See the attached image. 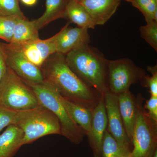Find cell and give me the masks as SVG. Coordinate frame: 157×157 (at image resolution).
<instances>
[{
    "instance_id": "5",
    "label": "cell",
    "mask_w": 157,
    "mask_h": 157,
    "mask_svg": "<svg viewBox=\"0 0 157 157\" xmlns=\"http://www.w3.org/2000/svg\"><path fill=\"white\" fill-rule=\"evenodd\" d=\"M35 93L8 67L0 86V105L16 112L33 109L39 106Z\"/></svg>"
},
{
    "instance_id": "24",
    "label": "cell",
    "mask_w": 157,
    "mask_h": 157,
    "mask_svg": "<svg viewBox=\"0 0 157 157\" xmlns=\"http://www.w3.org/2000/svg\"><path fill=\"white\" fill-rule=\"evenodd\" d=\"M19 0H0V16L25 17L20 8Z\"/></svg>"
},
{
    "instance_id": "8",
    "label": "cell",
    "mask_w": 157,
    "mask_h": 157,
    "mask_svg": "<svg viewBox=\"0 0 157 157\" xmlns=\"http://www.w3.org/2000/svg\"><path fill=\"white\" fill-rule=\"evenodd\" d=\"M6 55V63L26 84L44 82L40 68L29 61L17 48L10 43H2Z\"/></svg>"
},
{
    "instance_id": "23",
    "label": "cell",
    "mask_w": 157,
    "mask_h": 157,
    "mask_svg": "<svg viewBox=\"0 0 157 157\" xmlns=\"http://www.w3.org/2000/svg\"><path fill=\"white\" fill-rule=\"evenodd\" d=\"M141 37L157 52V21L147 23L140 28Z\"/></svg>"
},
{
    "instance_id": "16",
    "label": "cell",
    "mask_w": 157,
    "mask_h": 157,
    "mask_svg": "<svg viewBox=\"0 0 157 157\" xmlns=\"http://www.w3.org/2000/svg\"><path fill=\"white\" fill-rule=\"evenodd\" d=\"M60 99L63 106L73 121L80 127L85 135L88 137L91 128V110L63 98L60 94Z\"/></svg>"
},
{
    "instance_id": "29",
    "label": "cell",
    "mask_w": 157,
    "mask_h": 157,
    "mask_svg": "<svg viewBox=\"0 0 157 157\" xmlns=\"http://www.w3.org/2000/svg\"><path fill=\"white\" fill-rule=\"evenodd\" d=\"M25 6H33L37 3V0H20Z\"/></svg>"
},
{
    "instance_id": "3",
    "label": "cell",
    "mask_w": 157,
    "mask_h": 157,
    "mask_svg": "<svg viewBox=\"0 0 157 157\" xmlns=\"http://www.w3.org/2000/svg\"><path fill=\"white\" fill-rule=\"evenodd\" d=\"M26 84L35 93L39 104L49 109L57 118L60 126V135L74 144L81 143L85 134L68 114L61 102L57 90L44 81L40 84Z\"/></svg>"
},
{
    "instance_id": "7",
    "label": "cell",
    "mask_w": 157,
    "mask_h": 157,
    "mask_svg": "<svg viewBox=\"0 0 157 157\" xmlns=\"http://www.w3.org/2000/svg\"><path fill=\"white\" fill-rule=\"evenodd\" d=\"M143 68L135 65L128 58L108 60L107 69L108 90L118 95L129 90L130 86L137 84L146 75Z\"/></svg>"
},
{
    "instance_id": "31",
    "label": "cell",
    "mask_w": 157,
    "mask_h": 157,
    "mask_svg": "<svg viewBox=\"0 0 157 157\" xmlns=\"http://www.w3.org/2000/svg\"><path fill=\"white\" fill-rule=\"evenodd\" d=\"M76 1H81V0H76Z\"/></svg>"
},
{
    "instance_id": "21",
    "label": "cell",
    "mask_w": 157,
    "mask_h": 157,
    "mask_svg": "<svg viewBox=\"0 0 157 157\" xmlns=\"http://www.w3.org/2000/svg\"><path fill=\"white\" fill-rule=\"evenodd\" d=\"M142 13L146 23L157 21V0H124Z\"/></svg>"
},
{
    "instance_id": "27",
    "label": "cell",
    "mask_w": 157,
    "mask_h": 157,
    "mask_svg": "<svg viewBox=\"0 0 157 157\" xmlns=\"http://www.w3.org/2000/svg\"><path fill=\"white\" fill-rule=\"evenodd\" d=\"M143 107L147 110V115L157 123V97H151L147 100Z\"/></svg>"
},
{
    "instance_id": "12",
    "label": "cell",
    "mask_w": 157,
    "mask_h": 157,
    "mask_svg": "<svg viewBox=\"0 0 157 157\" xmlns=\"http://www.w3.org/2000/svg\"><path fill=\"white\" fill-rule=\"evenodd\" d=\"M91 128L88 137L94 157H101L102 143L107 126V118L104 96L92 111Z\"/></svg>"
},
{
    "instance_id": "9",
    "label": "cell",
    "mask_w": 157,
    "mask_h": 157,
    "mask_svg": "<svg viewBox=\"0 0 157 157\" xmlns=\"http://www.w3.org/2000/svg\"><path fill=\"white\" fill-rule=\"evenodd\" d=\"M103 96L107 115V131L121 147L131 152L133 147L124 127L119 109L117 96L108 91Z\"/></svg>"
},
{
    "instance_id": "18",
    "label": "cell",
    "mask_w": 157,
    "mask_h": 157,
    "mask_svg": "<svg viewBox=\"0 0 157 157\" xmlns=\"http://www.w3.org/2000/svg\"><path fill=\"white\" fill-rule=\"evenodd\" d=\"M39 30L33 20L29 21L26 17H19L14 27V34L11 42L20 45L39 38Z\"/></svg>"
},
{
    "instance_id": "4",
    "label": "cell",
    "mask_w": 157,
    "mask_h": 157,
    "mask_svg": "<svg viewBox=\"0 0 157 157\" xmlns=\"http://www.w3.org/2000/svg\"><path fill=\"white\" fill-rule=\"evenodd\" d=\"M15 125L23 132V145L33 143L46 135H60V126L57 118L41 105L33 109L18 112Z\"/></svg>"
},
{
    "instance_id": "14",
    "label": "cell",
    "mask_w": 157,
    "mask_h": 157,
    "mask_svg": "<svg viewBox=\"0 0 157 157\" xmlns=\"http://www.w3.org/2000/svg\"><path fill=\"white\" fill-rule=\"evenodd\" d=\"M119 109L127 136L132 144L137 120V100L130 90L118 95Z\"/></svg>"
},
{
    "instance_id": "19",
    "label": "cell",
    "mask_w": 157,
    "mask_h": 157,
    "mask_svg": "<svg viewBox=\"0 0 157 157\" xmlns=\"http://www.w3.org/2000/svg\"><path fill=\"white\" fill-rule=\"evenodd\" d=\"M66 19L79 27L89 29L96 27L87 11L76 0H70L68 2L66 8Z\"/></svg>"
},
{
    "instance_id": "25",
    "label": "cell",
    "mask_w": 157,
    "mask_h": 157,
    "mask_svg": "<svg viewBox=\"0 0 157 157\" xmlns=\"http://www.w3.org/2000/svg\"><path fill=\"white\" fill-rule=\"evenodd\" d=\"M147 71L151 76L145 75L140 81V83L145 87L148 88L151 97H157V67L148 66Z\"/></svg>"
},
{
    "instance_id": "22",
    "label": "cell",
    "mask_w": 157,
    "mask_h": 157,
    "mask_svg": "<svg viewBox=\"0 0 157 157\" xmlns=\"http://www.w3.org/2000/svg\"><path fill=\"white\" fill-rule=\"evenodd\" d=\"M19 17L16 16H0V39L10 43L14 27ZM24 18V17H22Z\"/></svg>"
},
{
    "instance_id": "13",
    "label": "cell",
    "mask_w": 157,
    "mask_h": 157,
    "mask_svg": "<svg viewBox=\"0 0 157 157\" xmlns=\"http://www.w3.org/2000/svg\"><path fill=\"white\" fill-rule=\"evenodd\" d=\"M122 0H81L95 25H104L117 10Z\"/></svg>"
},
{
    "instance_id": "26",
    "label": "cell",
    "mask_w": 157,
    "mask_h": 157,
    "mask_svg": "<svg viewBox=\"0 0 157 157\" xmlns=\"http://www.w3.org/2000/svg\"><path fill=\"white\" fill-rule=\"evenodd\" d=\"M17 113L0 105V132L6 127L15 124Z\"/></svg>"
},
{
    "instance_id": "20",
    "label": "cell",
    "mask_w": 157,
    "mask_h": 157,
    "mask_svg": "<svg viewBox=\"0 0 157 157\" xmlns=\"http://www.w3.org/2000/svg\"><path fill=\"white\" fill-rule=\"evenodd\" d=\"M130 153L121 147L110 133L106 130L102 143L101 157H129Z\"/></svg>"
},
{
    "instance_id": "17",
    "label": "cell",
    "mask_w": 157,
    "mask_h": 157,
    "mask_svg": "<svg viewBox=\"0 0 157 157\" xmlns=\"http://www.w3.org/2000/svg\"><path fill=\"white\" fill-rule=\"evenodd\" d=\"M70 0H45V10L43 14L34 20L38 30L59 18H66V8Z\"/></svg>"
},
{
    "instance_id": "10",
    "label": "cell",
    "mask_w": 157,
    "mask_h": 157,
    "mask_svg": "<svg viewBox=\"0 0 157 157\" xmlns=\"http://www.w3.org/2000/svg\"><path fill=\"white\" fill-rule=\"evenodd\" d=\"M57 33L48 39H39L20 45H12L17 48L26 58L39 68L51 55L56 52Z\"/></svg>"
},
{
    "instance_id": "2",
    "label": "cell",
    "mask_w": 157,
    "mask_h": 157,
    "mask_svg": "<svg viewBox=\"0 0 157 157\" xmlns=\"http://www.w3.org/2000/svg\"><path fill=\"white\" fill-rule=\"evenodd\" d=\"M71 70L101 95L108 91L107 69L108 59L97 48L85 45L65 55Z\"/></svg>"
},
{
    "instance_id": "1",
    "label": "cell",
    "mask_w": 157,
    "mask_h": 157,
    "mask_svg": "<svg viewBox=\"0 0 157 157\" xmlns=\"http://www.w3.org/2000/svg\"><path fill=\"white\" fill-rule=\"evenodd\" d=\"M44 81L53 86L63 98L92 111L103 97L84 83L69 67L65 55L56 52L40 68Z\"/></svg>"
},
{
    "instance_id": "11",
    "label": "cell",
    "mask_w": 157,
    "mask_h": 157,
    "mask_svg": "<svg viewBox=\"0 0 157 157\" xmlns=\"http://www.w3.org/2000/svg\"><path fill=\"white\" fill-rule=\"evenodd\" d=\"M69 21L57 33L56 52L65 55L76 48L89 44L90 36L88 29L69 27Z\"/></svg>"
},
{
    "instance_id": "30",
    "label": "cell",
    "mask_w": 157,
    "mask_h": 157,
    "mask_svg": "<svg viewBox=\"0 0 157 157\" xmlns=\"http://www.w3.org/2000/svg\"><path fill=\"white\" fill-rule=\"evenodd\" d=\"M152 157H157V149L155 151Z\"/></svg>"
},
{
    "instance_id": "15",
    "label": "cell",
    "mask_w": 157,
    "mask_h": 157,
    "mask_svg": "<svg viewBox=\"0 0 157 157\" xmlns=\"http://www.w3.org/2000/svg\"><path fill=\"white\" fill-rule=\"evenodd\" d=\"M24 133L19 127L10 125L0 135V157H13L23 146Z\"/></svg>"
},
{
    "instance_id": "6",
    "label": "cell",
    "mask_w": 157,
    "mask_h": 157,
    "mask_svg": "<svg viewBox=\"0 0 157 157\" xmlns=\"http://www.w3.org/2000/svg\"><path fill=\"white\" fill-rule=\"evenodd\" d=\"M138 95L137 120L132 137V149L129 157H152L157 149V123L147 115Z\"/></svg>"
},
{
    "instance_id": "28",
    "label": "cell",
    "mask_w": 157,
    "mask_h": 157,
    "mask_svg": "<svg viewBox=\"0 0 157 157\" xmlns=\"http://www.w3.org/2000/svg\"><path fill=\"white\" fill-rule=\"evenodd\" d=\"M8 70L6 63V55L2 42H0V86L6 76Z\"/></svg>"
},
{
    "instance_id": "32",
    "label": "cell",
    "mask_w": 157,
    "mask_h": 157,
    "mask_svg": "<svg viewBox=\"0 0 157 157\" xmlns=\"http://www.w3.org/2000/svg\"></svg>"
}]
</instances>
